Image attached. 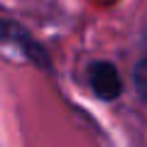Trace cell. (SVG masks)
Instances as JSON below:
<instances>
[{
    "label": "cell",
    "mask_w": 147,
    "mask_h": 147,
    "mask_svg": "<svg viewBox=\"0 0 147 147\" xmlns=\"http://www.w3.org/2000/svg\"><path fill=\"white\" fill-rule=\"evenodd\" d=\"M132 84H135V91L140 93V98L147 103V57L137 61L135 71H132Z\"/></svg>",
    "instance_id": "cell-3"
},
{
    "label": "cell",
    "mask_w": 147,
    "mask_h": 147,
    "mask_svg": "<svg viewBox=\"0 0 147 147\" xmlns=\"http://www.w3.org/2000/svg\"><path fill=\"white\" fill-rule=\"evenodd\" d=\"M0 44H12V47H17L32 64H37V66H42V69H49V66H52L49 54L44 52V47L37 42V39L25 30V27L17 25V22L0 20Z\"/></svg>",
    "instance_id": "cell-1"
},
{
    "label": "cell",
    "mask_w": 147,
    "mask_h": 147,
    "mask_svg": "<svg viewBox=\"0 0 147 147\" xmlns=\"http://www.w3.org/2000/svg\"><path fill=\"white\" fill-rule=\"evenodd\" d=\"M88 84L103 100H115L123 93V79L110 61H93L88 66Z\"/></svg>",
    "instance_id": "cell-2"
}]
</instances>
